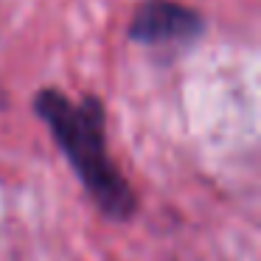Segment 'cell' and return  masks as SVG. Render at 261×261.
<instances>
[{"mask_svg":"<svg viewBox=\"0 0 261 261\" xmlns=\"http://www.w3.org/2000/svg\"><path fill=\"white\" fill-rule=\"evenodd\" d=\"M199 31V17L177 3H149L138 12L132 23V37L149 45H169L188 42Z\"/></svg>","mask_w":261,"mask_h":261,"instance_id":"obj_2","label":"cell"},{"mask_svg":"<svg viewBox=\"0 0 261 261\" xmlns=\"http://www.w3.org/2000/svg\"><path fill=\"white\" fill-rule=\"evenodd\" d=\"M37 113L48 121V126L57 135V143L65 149L73 169L90 188V194L98 199L110 216L132 214V194L129 186L121 180L115 166L107 158L104 146V129H101V110L96 104H73L65 96L54 90L40 93L37 98Z\"/></svg>","mask_w":261,"mask_h":261,"instance_id":"obj_1","label":"cell"}]
</instances>
